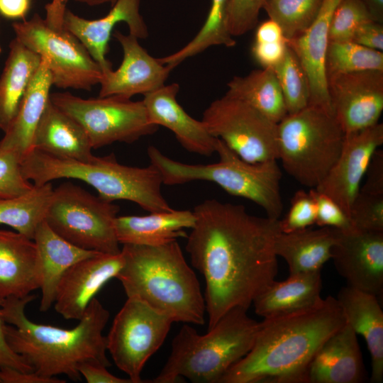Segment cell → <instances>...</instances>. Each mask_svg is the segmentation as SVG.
I'll return each mask as SVG.
<instances>
[{
  "label": "cell",
  "instance_id": "5bb4252c",
  "mask_svg": "<svg viewBox=\"0 0 383 383\" xmlns=\"http://www.w3.org/2000/svg\"><path fill=\"white\" fill-rule=\"evenodd\" d=\"M332 112L345 133L379 123L383 111V70L327 77Z\"/></svg>",
  "mask_w": 383,
  "mask_h": 383
},
{
  "label": "cell",
  "instance_id": "f907efd6",
  "mask_svg": "<svg viewBox=\"0 0 383 383\" xmlns=\"http://www.w3.org/2000/svg\"><path fill=\"white\" fill-rule=\"evenodd\" d=\"M32 0H0V16L10 20H25Z\"/></svg>",
  "mask_w": 383,
  "mask_h": 383
},
{
  "label": "cell",
  "instance_id": "d4e9b609",
  "mask_svg": "<svg viewBox=\"0 0 383 383\" xmlns=\"http://www.w3.org/2000/svg\"><path fill=\"white\" fill-rule=\"evenodd\" d=\"M33 149L66 160L89 162L95 157L81 125L48 101L35 131Z\"/></svg>",
  "mask_w": 383,
  "mask_h": 383
},
{
  "label": "cell",
  "instance_id": "7402d4cb",
  "mask_svg": "<svg viewBox=\"0 0 383 383\" xmlns=\"http://www.w3.org/2000/svg\"><path fill=\"white\" fill-rule=\"evenodd\" d=\"M366 372L357 334L346 322L318 348L306 372V383H360Z\"/></svg>",
  "mask_w": 383,
  "mask_h": 383
},
{
  "label": "cell",
  "instance_id": "9f6ffc18",
  "mask_svg": "<svg viewBox=\"0 0 383 383\" xmlns=\"http://www.w3.org/2000/svg\"><path fill=\"white\" fill-rule=\"evenodd\" d=\"M1 50H2V49H1V43H0V54L1 52Z\"/></svg>",
  "mask_w": 383,
  "mask_h": 383
},
{
  "label": "cell",
  "instance_id": "8d00e7d4",
  "mask_svg": "<svg viewBox=\"0 0 383 383\" xmlns=\"http://www.w3.org/2000/svg\"><path fill=\"white\" fill-rule=\"evenodd\" d=\"M284 99L288 114L296 113L309 106V80L295 53L288 47L282 61L274 68Z\"/></svg>",
  "mask_w": 383,
  "mask_h": 383
},
{
  "label": "cell",
  "instance_id": "9a60e30c",
  "mask_svg": "<svg viewBox=\"0 0 383 383\" xmlns=\"http://www.w3.org/2000/svg\"><path fill=\"white\" fill-rule=\"evenodd\" d=\"M383 144V124L345 133L340 153L314 188L335 201L349 216L350 207L374 152Z\"/></svg>",
  "mask_w": 383,
  "mask_h": 383
},
{
  "label": "cell",
  "instance_id": "52a82bcc",
  "mask_svg": "<svg viewBox=\"0 0 383 383\" xmlns=\"http://www.w3.org/2000/svg\"><path fill=\"white\" fill-rule=\"evenodd\" d=\"M216 152L219 160L211 164H187L165 155L153 145L148 148L150 162L166 185L194 181L211 182L231 195L252 201L267 216L279 219L283 210L280 183L282 170L277 160L248 162L217 138Z\"/></svg>",
  "mask_w": 383,
  "mask_h": 383
},
{
  "label": "cell",
  "instance_id": "7bdbcfd3",
  "mask_svg": "<svg viewBox=\"0 0 383 383\" xmlns=\"http://www.w3.org/2000/svg\"><path fill=\"white\" fill-rule=\"evenodd\" d=\"M316 205V223L318 227H331L340 231L353 228L349 216L331 198L310 189Z\"/></svg>",
  "mask_w": 383,
  "mask_h": 383
},
{
  "label": "cell",
  "instance_id": "6da1fadb",
  "mask_svg": "<svg viewBox=\"0 0 383 383\" xmlns=\"http://www.w3.org/2000/svg\"><path fill=\"white\" fill-rule=\"evenodd\" d=\"M186 250L204 276L208 329L234 307L248 309L275 280L279 219L249 213L243 205L207 199L193 210Z\"/></svg>",
  "mask_w": 383,
  "mask_h": 383
},
{
  "label": "cell",
  "instance_id": "681fc988",
  "mask_svg": "<svg viewBox=\"0 0 383 383\" xmlns=\"http://www.w3.org/2000/svg\"><path fill=\"white\" fill-rule=\"evenodd\" d=\"M1 383H65L57 377H48L33 371L22 372L10 367H0Z\"/></svg>",
  "mask_w": 383,
  "mask_h": 383
},
{
  "label": "cell",
  "instance_id": "277c9868",
  "mask_svg": "<svg viewBox=\"0 0 383 383\" xmlns=\"http://www.w3.org/2000/svg\"><path fill=\"white\" fill-rule=\"evenodd\" d=\"M116 278L127 298L137 299L173 322L204 325L206 303L199 282L177 242L148 246L125 244Z\"/></svg>",
  "mask_w": 383,
  "mask_h": 383
},
{
  "label": "cell",
  "instance_id": "c3c4849f",
  "mask_svg": "<svg viewBox=\"0 0 383 383\" xmlns=\"http://www.w3.org/2000/svg\"><path fill=\"white\" fill-rule=\"evenodd\" d=\"M366 180L360 190L383 194V151L378 149L374 154L366 172Z\"/></svg>",
  "mask_w": 383,
  "mask_h": 383
},
{
  "label": "cell",
  "instance_id": "7dc6e473",
  "mask_svg": "<svg viewBox=\"0 0 383 383\" xmlns=\"http://www.w3.org/2000/svg\"><path fill=\"white\" fill-rule=\"evenodd\" d=\"M0 301V367H10L22 372H30L32 369L23 358L9 345L6 338V326L1 308Z\"/></svg>",
  "mask_w": 383,
  "mask_h": 383
},
{
  "label": "cell",
  "instance_id": "d6986e66",
  "mask_svg": "<svg viewBox=\"0 0 383 383\" xmlns=\"http://www.w3.org/2000/svg\"><path fill=\"white\" fill-rule=\"evenodd\" d=\"M140 0H116L105 16L94 20L80 17L67 9L64 24L82 43L104 72L112 69L106 54L112 31L118 23L125 22L129 34L138 39L148 36L147 26L140 13Z\"/></svg>",
  "mask_w": 383,
  "mask_h": 383
},
{
  "label": "cell",
  "instance_id": "d590c367",
  "mask_svg": "<svg viewBox=\"0 0 383 383\" xmlns=\"http://www.w3.org/2000/svg\"><path fill=\"white\" fill-rule=\"evenodd\" d=\"M323 0H265L262 9L281 28L286 40L308 28L316 18Z\"/></svg>",
  "mask_w": 383,
  "mask_h": 383
},
{
  "label": "cell",
  "instance_id": "74e56055",
  "mask_svg": "<svg viewBox=\"0 0 383 383\" xmlns=\"http://www.w3.org/2000/svg\"><path fill=\"white\" fill-rule=\"evenodd\" d=\"M369 21L372 20L361 0H341L331 20L330 41L350 40L355 29Z\"/></svg>",
  "mask_w": 383,
  "mask_h": 383
},
{
  "label": "cell",
  "instance_id": "7c38bea8",
  "mask_svg": "<svg viewBox=\"0 0 383 383\" xmlns=\"http://www.w3.org/2000/svg\"><path fill=\"white\" fill-rule=\"evenodd\" d=\"M201 121L241 159L278 160L277 123L245 101L226 93L206 109Z\"/></svg>",
  "mask_w": 383,
  "mask_h": 383
},
{
  "label": "cell",
  "instance_id": "cb8c5ba5",
  "mask_svg": "<svg viewBox=\"0 0 383 383\" xmlns=\"http://www.w3.org/2000/svg\"><path fill=\"white\" fill-rule=\"evenodd\" d=\"M39 287L33 240L17 231L0 230V301L26 297Z\"/></svg>",
  "mask_w": 383,
  "mask_h": 383
},
{
  "label": "cell",
  "instance_id": "4dcf8cb0",
  "mask_svg": "<svg viewBox=\"0 0 383 383\" xmlns=\"http://www.w3.org/2000/svg\"><path fill=\"white\" fill-rule=\"evenodd\" d=\"M40 62V56L17 38L11 41L0 75V130L4 133L14 120Z\"/></svg>",
  "mask_w": 383,
  "mask_h": 383
},
{
  "label": "cell",
  "instance_id": "484cf974",
  "mask_svg": "<svg viewBox=\"0 0 383 383\" xmlns=\"http://www.w3.org/2000/svg\"><path fill=\"white\" fill-rule=\"evenodd\" d=\"M337 300L346 322L365 340L372 359L370 382L383 380V311L377 297L351 287H342Z\"/></svg>",
  "mask_w": 383,
  "mask_h": 383
},
{
  "label": "cell",
  "instance_id": "b9f144b4",
  "mask_svg": "<svg viewBox=\"0 0 383 383\" xmlns=\"http://www.w3.org/2000/svg\"><path fill=\"white\" fill-rule=\"evenodd\" d=\"M265 0H229L228 28L233 37L242 35L255 28Z\"/></svg>",
  "mask_w": 383,
  "mask_h": 383
},
{
  "label": "cell",
  "instance_id": "f1b7e54d",
  "mask_svg": "<svg viewBox=\"0 0 383 383\" xmlns=\"http://www.w3.org/2000/svg\"><path fill=\"white\" fill-rule=\"evenodd\" d=\"M338 233V230L331 227L279 232L274 241V252L287 263L289 274L321 272L331 257Z\"/></svg>",
  "mask_w": 383,
  "mask_h": 383
},
{
  "label": "cell",
  "instance_id": "e0dca14e",
  "mask_svg": "<svg viewBox=\"0 0 383 383\" xmlns=\"http://www.w3.org/2000/svg\"><path fill=\"white\" fill-rule=\"evenodd\" d=\"M123 50V60L116 70L102 73L100 97L119 96L131 99L145 94L163 86L172 69L151 56L138 39L119 30L113 33Z\"/></svg>",
  "mask_w": 383,
  "mask_h": 383
},
{
  "label": "cell",
  "instance_id": "4fadbf2b",
  "mask_svg": "<svg viewBox=\"0 0 383 383\" xmlns=\"http://www.w3.org/2000/svg\"><path fill=\"white\" fill-rule=\"evenodd\" d=\"M173 321L134 298L116 315L106 338V349L117 367L133 383L144 382L141 372L148 359L161 347Z\"/></svg>",
  "mask_w": 383,
  "mask_h": 383
},
{
  "label": "cell",
  "instance_id": "30bf717a",
  "mask_svg": "<svg viewBox=\"0 0 383 383\" xmlns=\"http://www.w3.org/2000/svg\"><path fill=\"white\" fill-rule=\"evenodd\" d=\"M119 206L70 182L54 189L45 221L60 236L87 250L121 252L114 222Z\"/></svg>",
  "mask_w": 383,
  "mask_h": 383
},
{
  "label": "cell",
  "instance_id": "8992f818",
  "mask_svg": "<svg viewBox=\"0 0 383 383\" xmlns=\"http://www.w3.org/2000/svg\"><path fill=\"white\" fill-rule=\"evenodd\" d=\"M23 177L41 185L58 179H75L94 187L107 201L127 200L148 212L173 209L162 194L159 171L120 164L113 154L96 157L89 162L56 157L32 149L21 160Z\"/></svg>",
  "mask_w": 383,
  "mask_h": 383
},
{
  "label": "cell",
  "instance_id": "7a4b0ae2",
  "mask_svg": "<svg viewBox=\"0 0 383 383\" xmlns=\"http://www.w3.org/2000/svg\"><path fill=\"white\" fill-rule=\"evenodd\" d=\"M345 323L331 296L309 308L265 318L250 351L219 383H306L315 353Z\"/></svg>",
  "mask_w": 383,
  "mask_h": 383
},
{
  "label": "cell",
  "instance_id": "bcb514c9",
  "mask_svg": "<svg viewBox=\"0 0 383 383\" xmlns=\"http://www.w3.org/2000/svg\"><path fill=\"white\" fill-rule=\"evenodd\" d=\"M78 370L88 383H133L129 378H120L110 373L107 367L96 361L80 364Z\"/></svg>",
  "mask_w": 383,
  "mask_h": 383
},
{
  "label": "cell",
  "instance_id": "e575fe53",
  "mask_svg": "<svg viewBox=\"0 0 383 383\" xmlns=\"http://www.w3.org/2000/svg\"><path fill=\"white\" fill-rule=\"evenodd\" d=\"M383 70V52L351 40L330 41L326 57V75L362 70Z\"/></svg>",
  "mask_w": 383,
  "mask_h": 383
},
{
  "label": "cell",
  "instance_id": "db71d44e",
  "mask_svg": "<svg viewBox=\"0 0 383 383\" xmlns=\"http://www.w3.org/2000/svg\"><path fill=\"white\" fill-rule=\"evenodd\" d=\"M77 2L86 4L89 6H97L105 3L112 4V0H75Z\"/></svg>",
  "mask_w": 383,
  "mask_h": 383
},
{
  "label": "cell",
  "instance_id": "6f0895ef",
  "mask_svg": "<svg viewBox=\"0 0 383 383\" xmlns=\"http://www.w3.org/2000/svg\"><path fill=\"white\" fill-rule=\"evenodd\" d=\"M0 383H1V379H0Z\"/></svg>",
  "mask_w": 383,
  "mask_h": 383
},
{
  "label": "cell",
  "instance_id": "d6a6232c",
  "mask_svg": "<svg viewBox=\"0 0 383 383\" xmlns=\"http://www.w3.org/2000/svg\"><path fill=\"white\" fill-rule=\"evenodd\" d=\"M53 190L50 182L33 184L24 194L0 199V224L33 239L38 226L45 220Z\"/></svg>",
  "mask_w": 383,
  "mask_h": 383
},
{
  "label": "cell",
  "instance_id": "816d5d0a",
  "mask_svg": "<svg viewBox=\"0 0 383 383\" xmlns=\"http://www.w3.org/2000/svg\"><path fill=\"white\" fill-rule=\"evenodd\" d=\"M286 40L280 26L269 19L258 26L255 33V42L267 43Z\"/></svg>",
  "mask_w": 383,
  "mask_h": 383
},
{
  "label": "cell",
  "instance_id": "ee69618b",
  "mask_svg": "<svg viewBox=\"0 0 383 383\" xmlns=\"http://www.w3.org/2000/svg\"><path fill=\"white\" fill-rule=\"evenodd\" d=\"M288 48L287 40L278 42H254L252 54L263 68H274L285 55Z\"/></svg>",
  "mask_w": 383,
  "mask_h": 383
},
{
  "label": "cell",
  "instance_id": "2e32d148",
  "mask_svg": "<svg viewBox=\"0 0 383 383\" xmlns=\"http://www.w3.org/2000/svg\"><path fill=\"white\" fill-rule=\"evenodd\" d=\"M331 259L348 286L382 295L383 231L338 230Z\"/></svg>",
  "mask_w": 383,
  "mask_h": 383
},
{
  "label": "cell",
  "instance_id": "ffe728a7",
  "mask_svg": "<svg viewBox=\"0 0 383 383\" xmlns=\"http://www.w3.org/2000/svg\"><path fill=\"white\" fill-rule=\"evenodd\" d=\"M341 0H323L320 11L311 26L296 37L287 41L306 74L310 89L309 105L332 113L328 91L326 57L329 26L333 13Z\"/></svg>",
  "mask_w": 383,
  "mask_h": 383
},
{
  "label": "cell",
  "instance_id": "f6af8a7d",
  "mask_svg": "<svg viewBox=\"0 0 383 383\" xmlns=\"http://www.w3.org/2000/svg\"><path fill=\"white\" fill-rule=\"evenodd\" d=\"M351 41L366 48L383 50V24L369 21L360 25L354 31Z\"/></svg>",
  "mask_w": 383,
  "mask_h": 383
},
{
  "label": "cell",
  "instance_id": "f546056e",
  "mask_svg": "<svg viewBox=\"0 0 383 383\" xmlns=\"http://www.w3.org/2000/svg\"><path fill=\"white\" fill-rule=\"evenodd\" d=\"M320 272L289 274L284 281L272 282L253 301L255 312L268 318L313 306L322 298Z\"/></svg>",
  "mask_w": 383,
  "mask_h": 383
},
{
  "label": "cell",
  "instance_id": "5b68a950",
  "mask_svg": "<svg viewBox=\"0 0 383 383\" xmlns=\"http://www.w3.org/2000/svg\"><path fill=\"white\" fill-rule=\"evenodd\" d=\"M247 311L230 309L206 334L184 324L173 338L165 365L150 382L174 383L184 377L192 382L219 383L253 345L260 322L249 317Z\"/></svg>",
  "mask_w": 383,
  "mask_h": 383
},
{
  "label": "cell",
  "instance_id": "11a10c76",
  "mask_svg": "<svg viewBox=\"0 0 383 383\" xmlns=\"http://www.w3.org/2000/svg\"><path fill=\"white\" fill-rule=\"evenodd\" d=\"M116 1V0H112L111 6Z\"/></svg>",
  "mask_w": 383,
  "mask_h": 383
},
{
  "label": "cell",
  "instance_id": "3957f363",
  "mask_svg": "<svg viewBox=\"0 0 383 383\" xmlns=\"http://www.w3.org/2000/svg\"><path fill=\"white\" fill-rule=\"evenodd\" d=\"M35 298L30 294L1 302L7 343L33 372L48 377L65 374L78 381L82 378L78 367L84 362L111 366L106 357V338L103 335L110 313L96 298L90 301L77 326L72 328L30 321L25 309Z\"/></svg>",
  "mask_w": 383,
  "mask_h": 383
},
{
  "label": "cell",
  "instance_id": "9c48e42d",
  "mask_svg": "<svg viewBox=\"0 0 383 383\" xmlns=\"http://www.w3.org/2000/svg\"><path fill=\"white\" fill-rule=\"evenodd\" d=\"M278 160L299 184L316 188L337 160L345 133L332 113L309 105L277 123Z\"/></svg>",
  "mask_w": 383,
  "mask_h": 383
},
{
  "label": "cell",
  "instance_id": "836d02e7",
  "mask_svg": "<svg viewBox=\"0 0 383 383\" xmlns=\"http://www.w3.org/2000/svg\"><path fill=\"white\" fill-rule=\"evenodd\" d=\"M228 1L211 0L206 19L194 38L177 52L159 58L160 62L174 69L184 60L211 46L233 47L236 41L228 28Z\"/></svg>",
  "mask_w": 383,
  "mask_h": 383
},
{
  "label": "cell",
  "instance_id": "f5cc1de1",
  "mask_svg": "<svg viewBox=\"0 0 383 383\" xmlns=\"http://www.w3.org/2000/svg\"><path fill=\"white\" fill-rule=\"evenodd\" d=\"M367 9L371 18L383 24V0H361Z\"/></svg>",
  "mask_w": 383,
  "mask_h": 383
},
{
  "label": "cell",
  "instance_id": "60d3db41",
  "mask_svg": "<svg viewBox=\"0 0 383 383\" xmlns=\"http://www.w3.org/2000/svg\"><path fill=\"white\" fill-rule=\"evenodd\" d=\"M316 205L309 192L299 189L295 192L285 217L279 220L281 232L289 233L305 229L316 223Z\"/></svg>",
  "mask_w": 383,
  "mask_h": 383
},
{
  "label": "cell",
  "instance_id": "ac0fdd59",
  "mask_svg": "<svg viewBox=\"0 0 383 383\" xmlns=\"http://www.w3.org/2000/svg\"><path fill=\"white\" fill-rule=\"evenodd\" d=\"M118 254L98 253L72 265L62 276L56 289L55 311L67 320H80L89 304L122 268Z\"/></svg>",
  "mask_w": 383,
  "mask_h": 383
},
{
  "label": "cell",
  "instance_id": "44dd1931",
  "mask_svg": "<svg viewBox=\"0 0 383 383\" xmlns=\"http://www.w3.org/2000/svg\"><path fill=\"white\" fill-rule=\"evenodd\" d=\"M179 90L172 83L144 94L143 101L151 122L170 130L187 151L204 156L216 152L217 138L207 130L201 121L190 116L178 103Z\"/></svg>",
  "mask_w": 383,
  "mask_h": 383
},
{
  "label": "cell",
  "instance_id": "ba28073f",
  "mask_svg": "<svg viewBox=\"0 0 383 383\" xmlns=\"http://www.w3.org/2000/svg\"><path fill=\"white\" fill-rule=\"evenodd\" d=\"M68 0H51L45 17L35 13L14 22L16 38L37 53L48 65L52 85L61 89L89 91L99 84L102 70L82 43L64 24Z\"/></svg>",
  "mask_w": 383,
  "mask_h": 383
},
{
  "label": "cell",
  "instance_id": "1f68e13d",
  "mask_svg": "<svg viewBox=\"0 0 383 383\" xmlns=\"http://www.w3.org/2000/svg\"><path fill=\"white\" fill-rule=\"evenodd\" d=\"M227 87L226 93L245 101L276 123L288 114L273 68L255 70L245 76H235Z\"/></svg>",
  "mask_w": 383,
  "mask_h": 383
},
{
  "label": "cell",
  "instance_id": "603a6c76",
  "mask_svg": "<svg viewBox=\"0 0 383 383\" xmlns=\"http://www.w3.org/2000/svg\"><path fill=\"white\" fill-rule=\"evenodd\" d=\"M33 240L41 291L40 311L45 312L54 304L57 287L64 273L76 262L101 252L70 243L52 231L45 220L38 226Z\"/></svg>",
  "mask_w": 383,
  "mask_h": 383
},
{
  "label": "cell",
  "instance_id": "4316f807",
  "mask_svg": "<svg viewBox=\"0 0 383 383\" xmlns=\"http://www.w3.org/2000/svg\"><path fill=\"white\" fill-rule=\"evenodd\" d=\"M194 223L193 211L173 209L146 216H117L114 226L120 244L157 246L187 238L184 228H192Z\"/></svg>",
  "mask_w": 383,
  "mask_h": 383
},
{
  "label": "cell",
  "instance_id": "8fae6325",
  "mask_svg": "<svg viewBox=\"0 0 383 383\" xmlns=\"http://www.w3.org/2000/svg\"><path fill=\"white\" fill-rule=\"evenodd\" d=\"M50 99L81 125L92 149L116 142L132 143L159 128L150 120L143 100L119 96L82 99L69 92L50 93Z\"/></svg>",
  "mask_w": 383,
  "mask_h": 383
},
{
  "label": "cell",
  "instance_id": "ab89813d",
  "mask_svg": "<svg viewBox=\"0 0 383 383\" xmlns=\"http://www.w3.org/2000/svg\"><path fill=\"white\" fill-rule=\"evenodd\" d=\"M21 162L16 153L0 150V199L24 194L33 187V184L23 177Z\"/></svg>",
  "mask_w": 383,
  "mask_h": 383
},
{
  "label": "cell",
  "instance_id": "83f0119b",
  "mask_svg": "<svg viewBox=\"0 0 383 383\" xmlns=\"http://www.w3.org/2000/svg\"><path fill=\"white\" fill-rule=\"evenodd\" d=\"M52 86L51 74L41 58L14 120L0 140V150L11 151L22 160L33 149L35 131L50 101Z\"/></svg>",
  "mask_w": 383,
  "mask_h": 383
},
{
  "label": "cell",
  "instance_id": "f35d334b",
  "mask_svg": "<svg viewBox=\"0 0 383 383\" xmlns=\"http://www.w3.org/2000/svg\"><path fill=\"white\" fill-rule=\"evenodd\" d=\"M349 218L354 228L383 231V194L360 189L353 201Z\"/></svg>",
  "mask_w": 383,
  "mask_h": 383
}]
</instances>
